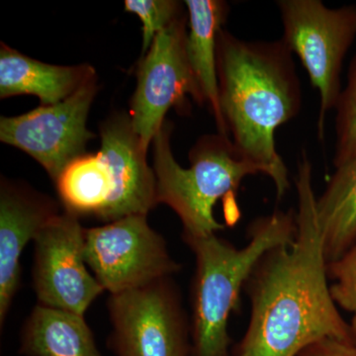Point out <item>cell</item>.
Here are the masks:
<instances>
[{"label":"cell","mask_w":356,"mask_h":356,"mask_svg":"<svg viewBox=\"0 0 356 356\" xmlns=\"http://www.w3.org/2000/svg\"><path fill=\"white\" fill-rule=\"evenodd\" d=\"M297 168L296 238L293 245L267 250L255 264L243 289L250 322L232 356H298L324 339L356 343L330 291L313 168L305 151Z\"/></svg>","instance_id":"1"},{"label":"cell","mask_w":356,"mask_h":356,"mask_svg":"<svg viewBox=\"0 0 356 356\" xmlns=\"http://www.w3.org/2000/svg\"><path fill=\"white\" fill-rule=\"evenodd\" d=\"M217 67L220 108L232 142L243 156L266 170L276 197L282 199L290 182L275 132L302 106L293 53L281 39L247 41L222 29Z\"/></svg>","instance_id":"2"},{"label":"cell","mask_w":356,"mask_h":356,"mask_svg":"<svg viewBox=\"0 0 356 356\" xmlns=\"http://www.w3.org/2000/svg\"><path fill=\"white\" fill-rule=\"evenodd\" d=\"M296 211H273L248 228V243L238 248L216 235L184 236L195 255L192 285L191 356H232L229 316L240 309L241 293L267 250L293 245Z\"/></svg>","instance_id":"3"},{"label":"cell","mask_w":356,"mask_h":356,"mask_svg":"<svg viewBox=\"0 0 356 356\" xmlns=\"http://www.w3.org/2000/svg\"><path fill=\"white\" fill-rule=\"evenodd\" d=\"M170 124H163L154 139V172L158 203L166 204L184 225L182 236L216 235L226 228L214 217L219 199L236 203V192L248 175L262 173V166L238 153L224 136H207L191 153V166L181 168L170 147Z\"/></svg>","instance_id":"4"},{"label":"cell","mask_w":356,"mask_h":356,"mask_svg":"<svg viewBox=\"0 0 356 356\" xmlns=\"http://www.w3.org/2000/svg\"><path fill=\"white\" fill-rule=\"evenodd\" d=\"M277 6L281 40L298 56L320 93L318 136L324 140L325 117L336 107L343 60L356 38V6L329 8L321 0H280Z\"/></svg>","instance_id":"5"},{"label":"cell","mask_w":356,"mask_h":356,"mask_svg":"<svg viewBox=\"0 0 356 356\" xmlns=\"http://www.w3.org/2000/svg\"><path fill=\"white\" fill-rule=\"evenodd\" d=\"M116 356H191V325L172 278L110 295Z\"/></svg>","instance_id":"6"},{"label":"cell","mask_w":356,"mask_h":356,"mask_svg":"<svg viewBox=\"0 0 356 356\" xmlns=\"http://www.w3.org/2000/svg\"><path fill=\"white\" fill-rule=\"evenodd\" d=\"M84 261L110 295L170 277L181 266L146 215H131L98 228L84 229Z\"/></svg>","instance_id":"7"},{"label":"cell","mask_w":356,"mask_h":356,"mask_svg":"<svg viewBox=\"0 0 356 356\" xmlns=\"http://www.w3.org/2000/svg\"><path fill=\"white\" fill-rule=\"evenodd\" d=\"M187 21L184 14L159 32L138 69V84L131 103V123L147 151L172 107L186 109L187 95L204 104L187 56Z\"/></svg>","instance_id":"8"},{"label":"cell","mask_w":356,"mask_h":356,"mask_svg":"<svg viewBox=\"0 0 356 356\" xmlns=\"http://www.w3.org/2000/svg\"><path fill=\"white\" fill-rule=\"evenodd\" d=\"M96 90L93 76L57 104L42 105L20 116L1 117L0 140L30 154L57 181L70 163L86 154V144L95 138L86 120Z\"/></svg>","instance_id":"9"},{"label":"cell","mask_w":356,"mask_h":356,"mask_svg":"<svg viewBox=\"0 0 356 356\" xmlns=\"http://www.w3.org/2000/svg\"><path fill=\"white\" fill-rule=\"evenodd\" d=\"M33 284L39 305L83 316L104 289L84 261V229L70 212L57 214L34 238Z\"/></svg>","instance_id":"10"},{"label":"cell","mask_w":356,"mask_h":356,"mask_svg":"<svg viewBox=\"0 0 356 356\" xmlns=\"http://www.w3.org/2000/svg\"><path fill=\"white\" fill-rule=\"evenodd\" d=\"M102 149L112 179L111 195L98 219L114 222L147 215L158 203L156 179L147 152L134 131L130 116L115 115L100 127Z\"/></svg>","instance_id":"11"},{"label":"cell","mask_w":356,"mask_h":356,"mask_svg":"<svg viewBox=\"0 0 356 356\" xmlns=\"http://www.w3.org/2000/svg\"><path fill=\"white\" fill-rule=\"evenodd\" d=\"M58 214L53 203L16 187L2 184L0 194V323L20 286V259L30 241Z\"/></svg>","instance_id":"12"},{"label":"cell","mask_w":356,"mask_h":356,"mask_svg":"<svg viewBox=\"0 0 356 356\" xmlns=\"http://www.w3.org/2000/svg\"><path fill=\"white\" fill-rule=\"evenodd\" d=\"M95 76L89 65L62 67L44 64L20 54L7 44L0 48V97L32 95L43 105L67 99Z\"/></svg>","instance_id":"13"},{"label":"cell","mask_w":356,"mask_h":356,"mask_svg":"<svg viewBox=\"0 0 356 356\" xmlns=\"http://www.w3.org/2000/svg\"><path fill=\"white\" fill-rule=\"evenodd\" d=\"M189 32L186 50L191 69L216 120L219 135L229 132L219 102L217 42L229 14V4L221 0H187Z\"/></svg>","instance_id":"14"},{"label":"cell","mask_w":356,"mask_h":356,"mask_svg":"<svg viewBox=\"0 0 356 356\" xmlns=\"http://www.w3.org/2000/svg\"><path fill=\"white\" fill-rule=\"evenodd\" d=\"M25 356H102L83 316L38 305L21 332Z\"/></svg>","instance_id":"15"},{"label":"cell","mask_w":356,"mask_h":356,"mask_svg":"<svg viewBox=\"0 0 356 356\" xmlns=\"http://www.w3.org/2000/svg\"><path fill=\"white\" fill-rule=\"evenodd\" d=\"M316 213L325 259L337 261L356 241V156L337 166Z\"/></svg>","instance_id":"16"},{"label":"cell","mask_w":356,"mask_h":356,"mask_svg":"<svg viewBox=\"0 0 356 356\" xmlns=\"http://www.w3.org/2000/svg\"><path fill=\"white\" fill-rule=\"evenodd\" d=\"M56 184L67 212L76 216H99L112 192L111 175L99 153L74 159Z\"/></svg>","instance_id":"17"},{"label":"cell","mask_w":356,"mask_h":356,"mask_svg":"<svg viewBox=\"0 0 356 356\" xmlns=\"http://www.w3.org/2000/svg\"><path fill=\"white\" fill-rule=\"evenodd\" d=\"M334 109L337 138L334 165L337 168L356 156V55L348 69V83Z\"/></svg>","instance_id":"18"},{"label":"cell","mask_w":356,"mask_h":356,"mask_svg":"<svg viewBox=\"0 0 356 356\" xmlns=\"http://www.w3.org/2000/svg\"><path fill=\"white\" fill-rule=\"evenodd\" d=\"M332 298L339 308L351 314L350 325L356 339V241L337 261L327 262Z\"/></svg>","instance_id":"19"},{"label":"cell","mask_w":356,"mask_h":356,"mask_svg":"<svg viewBox=\"0 0 356 356\" xmlns=\"http://www.w3.org/2000/svg\"><path fill=\"white\" fill-rule=\"evenodd\" d=\"M125 10L137 14L143 22V55L154 38L170 23L182 15L179 2L172 0H126Z\"/></svg>","instance_id":"20"},{"label":"cell","mask_w":356,"mask_h":356,"mask_svg":"<svg viewBox=\"0 0 356 356\" xmlns=\"http://www.w3.org/2000/svg\"><path fill=\"white\" fill-rule=\"evenodd\" d=\"M298 356H356V343L324 339L307 346Z\"/></svg>","instance_id":"21"}]
</instances>
